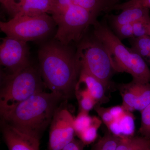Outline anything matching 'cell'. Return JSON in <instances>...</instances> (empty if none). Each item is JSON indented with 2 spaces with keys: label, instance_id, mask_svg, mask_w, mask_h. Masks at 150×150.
Masks as SVG:
<instances>
[{
  "label": "cell",
  "instance_id": "cell-1",
  "mask_svg": "<svg viewBox=\"0 0 150 150\" xmlns=\"http://www.w3.org/2000/svg\"><path fill=\"white\" fill-rule=\"evenodd\" d=\"M38 59L40 74L51 92L64 100L75 93L81 69L76 53L57 40L42 46Z\"/></svg>",
  "mask_w": 150,
  "mask_h": 150
},
{
  "label": "cell",
  "instance_id": "cell-2",
  "mask_svg": "<svg viewBox=\"0 0 150 150\" xmlns=\"http://www.w3.org/2000/svg\"><path fill=\"white\" fill-rule=\"evenodd\" d=\"M63 98L43 91L32 96L2 115V121L41 136Z\"/></svg>",
  "mask_w": 150,
  "mask_h": 150
},
{
  "label": "cell",
  "instance_id": "cell-3",
  "mask_svg": "<svg viewBox=\"0 0 150 150\" xmlns=\"http://www.w3.org/2000/svg\"><path fill=\"white\" fill-rule=\"evenodd\" d=\"M94 25L95 37L106 48L115 71L130 74L135 83H150V70L143 58L126 48L107 26L97 22Z\"/></svg>",
  "mask_w": 150,
  "mask_h": 150
},
{
  "label": "cell",
  "instance_id": "cell-4",
  "mask_svg": "<svg viewBox=\"0 0 150 150\" xmlns=\"http://www.w3.org/2000/svg\"><path fill=\"white\" fill-rule=\"evenodd\" d=\"M2 76L0 91L1 116L32 96L44 91L46 86L39 70L30 64L15 74Z\"/></svg>",
  "mask_w": 150,
  "mask_h": 150
},
{
  "label": "cell",
  "instance_id": "cell-5",
  "mask_svg": "<svg viewBox=\"0 0 150 150\" xmlns=\"http://www.w3.org/2000/svg\"><path fill=\"white\" fill-rule=\"evenodd\" d=\"M55 25L54 19L48 13L35 16L16 15L8 21H1L0 28L7 36L27 43L47 37Z\"/></svg>",
  "mask_w": 150,
  "mask_h": 150
},
{
  "label": "cell",
  "instance_id": "cell-6",
  "mask_svg": "<svg viewBox=\"0 0 150 150\" xmlns=\"http://www.w3.org/2000/svg\"><path fill=\"white\" fill-rule=\"evenodd\" d=\"M76 56L81 69L101 81L106 89L116 71L104 45L96 38L84 40L78 47Z\"/></svg>",
  "mask_w": 150,
  "mask_h": 150
},
{
  "label": "cell",
  "instance_id": "cell-7",
  "mask_svg": "<svg viewBox=\"0 0 150 150\" xmlns=\"http://www.w3.org/2000/svg\"><path fill=\"white\" fill-rule=\"evenodd\" d=\"M97 16L74 4L64 14L54 19L58 25L55 39L66 46L71 41H79L88 26L96 22Z\"/></svg>",
  "mask_w": 150,
  "mask_h": 150
},
{
  "label": "cell",
  "instance_id": "cell-8",
  "mask_svg": "<svg viewBox=\"0 0 150 150\" xmlns=\"http://www.w3.org/2000/svg\"><path fill=\"white\" fill-rule=\"evenodd\" d=\"M74 118L65 102L60 104L50 123L48 149L62 150L74 139Z\"/></svg>",
  "mask_w": 150,
  "mask_h": 150
},
{
  "label": "cell",
  "instance_id": "cell-9",
  "mask_svg": "<svg viewBox=\"0 0 150 150\" xmlns=\"http://www.w3.org/2000/svg\"><path fill=\"white\" fill-rule=\"evenodd\" d=\"M0 46V63L8 73L13 74L30 65L27 43L10 37L3 38Z\"/></svg>",
  "mask_w": 150,
  "mask_h": 150
},
{
  "label": "cell",
  "instance_id": "cell-10",
  "mask_svg": "<svg viewBox=\"0 0 150 150\" xmlns=\"http://www.w3.org/2000/svg\"><path fill=\"white\" fill-rule=\"evenodd\" d=\"M3 137L8 150H39L40 136L2 121Z\"/></svg>",
  "mask_w": 150,
  "mask_h": 150
},
{
  "label": "cell",
  "instance_id": "cell-11",
  "mask_svg": "<svg viewBox=\"0 0 150 150\" xmlns=\"http://www.w3.org/2000/svg\"><path fill=\"white\" fill-rule=\"evenodd\" d=\"M54 0H16L18 7L16 15L35 16L49 13Z\"/></svg>",
  "mask_w": 150,
  "mask_h": 150
},
{
  "label": "cell",
  "instance_id": "cell-12",
  "mask_svg": "<svg viewBox=\"0 0 150 150\" xmlns=\"http://www.w3.org/2000/svg\"><path fill=\"white\" fill-rule=\"evenodd\" d=\"M83 84L98 103L105 99V86L102 82L85 70L81 69L77 84Z\"/></svg>",
  "mask_w": 150,
  "mask_h": 150
},
{
  "label": "cell",
  "instance_id": "cell-13",
  "mask_svg": "<svg viewBox=\"0 0 150 150\" xmlns=\"http://www.w3.org/2000/svg\"><path fill=\"white\" fill-rule=\"evenodd\" d=\"M150 18L149 9L136 7L125 9L120 14L114 17L113 23L115 28L126 24H133L141 20Z\"/></svg>",
  "mask_w": 150,
  "mask_h": 150
},
{
  "label": "cell",
  "instance_id": "cell-14",
  "mask_svg": "<svg viewBox=\"0 0 150 150\" xmlns=\"http://www.w3.org/2000/svg\"><path fill=\"white\" fill-rule=\"evenodd\" d=\"M116 150H150V139L138 136H120Z\"/></svg>",
  "mask_w": 150,
  "mask_h": 150
},
{
  "label": "cell",
  "instance_id": "cell-15",
  "mask_svg": "<svg viewBox=\"0 0 150 150\" xmlns=\"http://www.w3.org/2000/svg\"><path fill=\"white\" fill-rule=\"evenodd\" d=\"M121 92L122 105L125 110L129 112L135 110V105L137 99V90L136 84L132 83L125 85L123 86Z\"/></svg>",
  "mask_w": 150,
  "mask_h": 150
},
{
  "label": "cell",
  "instance_id": "cell-16",
  "mask_svg": "<svg viewBox=\"0 0 150 150\" xmlns=\"http://www.w3.org/2000/svg\"><path fill=\"white\" fill-rule=\"evenodd\" d=\"M102 121L97 116H93L91 125L85 131L77 135L84 145L90 144L93 143L97 137L98 131L101 126Z\"/></svg>",
  "mask_w": 150,
  "mask_h": 150
},
{
  "label": "cell",
  "instance_id": "cell-17",
  "mask_svg": "<svg viewBox=\"0 0 150 150\" xmlns=\"http://www.w3.org/2000/svg\"><path fill=\"white\" fill-rule=\"evenodd\" d=\"M135 83L137 90V99L135 110L141 112L150 104V83Z\"/></svg>",
  "mask_w": 150,
  "mask_h": 150
},
{
  "label": "cell",
  "instance_id": "cell-18",
  "mask_svg": "<svg viewBox=\"0 0 150 150\" xmlns=\"http://www.w3.org/2000/svg\"><path fill=\"white\" fill-rule=\"evenodd\" d=\"M120 136L108 131L99 139L92 150H116Z\"/></svg>",
  "mask_w": 150,
  "mask_h": 150
},
{
  "label": "cell",
  "instance_id": "cell-19",
  "mask_svg": "<svg viewBox=\"0 0 150 150\" xmlns=\"http://www.w3.org/2000/svg\"><path fill=\"white\" fill-rule=\"evenodd\" d=\"M75 93L79 101V111L89 112L97 104L96 100L86 88L82 90L76 88Z\"/></svg>",
  "mask_w": 150,
  "mask_h": 150
},
{
  "label": "cell",
  "instance_id": "cell-20",
  "mask_svg": "<svg viewBox=\"0 0 150 150\" xmlns=\"http://www.w3.org/2000/svg\"><path fill=\"white\" fill-rule=\"evenodd\" d=\"M131 50L142 58H148L150 55V36L146 35L134 38Z\"/></svg>",
  "mask_w": 150,
  "mask_h": 150
},
{
  "label": "cell",
  "instance_id": "cell-21",
  "mask_svg": "<svg viewBox=\"0 0 150 150\" xmlns=\"http://www.w3.org/2000/svg\"><path fill=\"white\" fill-rule=\"evenodd\" d=\"M74 4L97 15L107 8L106 0H76Z\"/></svg>",
  "mask_w": 150,
  "mask_h": 150
},
{
  "label": "cell",
  "instance_id": "cell-22",
  "mask_svg": "<svg viewBox=\"0 0 150 150\" xmlns=\"http://www.w3.org/2000/svg\"><path fill=\"white\" fill-rule=\"evenodd\" d=\"M93 118V117L90 116L89 112L79 111L74 120V128L77 136L91 125Z\"/></svg>",
  "mask_w": 150,
  "mask_h": 150
},
{
  "label": "cell",
  "instance_id": "cell-23",
  "mask_svg": "<svg viewBox=\"0 0 150 150\" xmlns=\"http://www.w3.org/2000/svg\"><path fill=\"white\" fill-rule=\"evenodd\" d=\"M117 121L121 128V135H133L135 129V124L134 117L131 112L126 110L125 113Z\"/></svg>",
  "mask_w": 150,
  "mask_h": 150
},
{
  "label": "cell",
  "instance_id": "cell-24",
  "mask_svg": "<svg viewBox=\"0 0 150 150\" xmlns=\"http://www.w3.org/2000/svg\"><path fill=\"white\" fill-rule=\"evenodd\" d=\"M74 4V1L72 0H54L49 14H51L54 19L64 14Z\"/></svg>",
  "mask_w": 150,
  "mask_h": 150
},
{
  "label": "cell",
  "instance_id": "cell-25",
  "mask_svg": "<svg viewBox=\"0 0 150 150\" xmlns=\"http://www.w3.org/2000/svg\"><path fill=\"white\" fill-rule=\"evenodd\" d=\"M141 112V123L139 132L142 137L150 139V104Z\"/></svg>",
  "mask_w": 150,
  "mask_h": 150
},
{
  "label": "cell",
  "instance_id": "cell-26",
  "mask_svg": "<svg viewBox=\"0 0 150 150\" xmlns=\"http://www.w3.org/2000/svg\"><path fill=\"white\" fill-rule=\"evenodd\" d=\"M134 35L136 38L150 36V18L141 20L133 24Z\"/></svg>",
  "mask_w": 150,
  "mask_h": 150
},
{
  "label": "cell",
  "instance_id": "cell-27",
  "mask_svg": "<svg viewBox=\"0 0 150 150\" xmlns=\"http://www.w3.org/2000/svg\"><path fill=\"white\" fill-rule=\"evenodd\" d=\"M136 7H142L150 8V0H129L126 2L118 4L111 7L109 11L123 10L125 9Z\"/></svg>",
  "mask_w": 150,
  "mask_h": 150
},
{
  "label": "cell",
  "instance_id": "cell-28",
  "mask_svg": "<svg viewBox=\"0 0 150 150\" xmlns=\"http://www.w3.org/2000/svg\"><path fill=\"white\" fill-rule=\"evenodd\" d=\"M100 117L101 121L106 125L108 126L110 123L115 120L114 118L110 113L109 108H105L98 105H96L94 108Z\"/></svg>",
  "mask_w": 150,
  "mask_h": 150
},
{
  "label": "cell",
  "instance_id": "cell-29",
  "mask_svg": "<svg viewBox=\"0 0 150 150\" xmlns=\"http://www.w3.org/2000/svg\"><path fill=\"white\" fill-rule=\"evenodd\" d=\"M115 28L118 35L121 38H129L134 37L133 24H123Z\"/></svg>",
  "mask_w": 150,
  "mask_h": 150
},
{
  "label": "cell",
  "instance_id": "cell-30",
  "mask_svg": "<svg viewBox=\"0 0 150 150\" xmlns=\"http://www.w3.org/2000/svg\"><path fill=\"white\" fill-rule=\"evenodd\" d=\"M0 1L12 18L18 13V7L16 0H0Z\"/></svg>",
  "mask_w": 150,
  "mask_h": 150
},
{
  "label": "cell",
  "instance_id": "cell-31",
  "mask_svg": "<svg viewBox=\"0 0 150 150\" xmlns=\"http://www.w3.org/2000/svg\"><path fill=\"white\" fill-rule=\"evenodd\" d=\"M109 109L114 119L116 120H118L121 118L126 111L122 105L113 106L110 108Z\"/></svg>",
  "mask_w": 150,
  "mask_h": 150
},
{
  "label": "cell",
  "instance_id": "cell-32",
  "mask_svg": "<svg viewBox=\"0 0 150 150\" xmlns=\"http://www.w3.org/2000/svg\"><path fill=\"white\" fill-rule=\"evenodd\" d=\"M84 146V145L80 140L78 141L74 139L62 150H83Z\"/></svg>",
  "mask_w": 150,
  "mask_h": 150
},
{
  "label": "cell",
  "instance_id": "cell-33",
  "mask_svg": "<svg viewBox=\"0 0 150 150\" xmlns=\"http://www.w3.org/2000/svg\"><path fill=\"white\" fill-rule=\"evenodd\" d=\"M119 0H106V4H107V8L106 11H108L109 9L113 6L117 4Z\"/></svg>",
  "mask_w": 150,
  "mask_h": 150
},
{
  "label": "cell",
  "instance_id": "cell-34",
  "mask_svg": "<svg viewBox=\"0 0 150 150\" xmlns=\"http://www.w3.org/2000/svg\"><path fill=\"white\" fill-rule=\"evenodd\" d=\"M148 62H149L150 63V56H149V57H148Z\"/></svg>",
  "mask_w": 150,
  "mask_h": 150
},
{
  "label": "cell",
  "instance_id": "cell-35",
  "mask_svg": "<svg viewBox=\"0 0 150 150\" xmlns=\"http://www.w3.org/2000/svg\"><path fill=\"white\" fill-rule=\"evenodd\" d=\"M73 1H76V0H72Z\"/></svg>",
  "mask_w": 150,
  "mask_h": 150
}]
</instances>
